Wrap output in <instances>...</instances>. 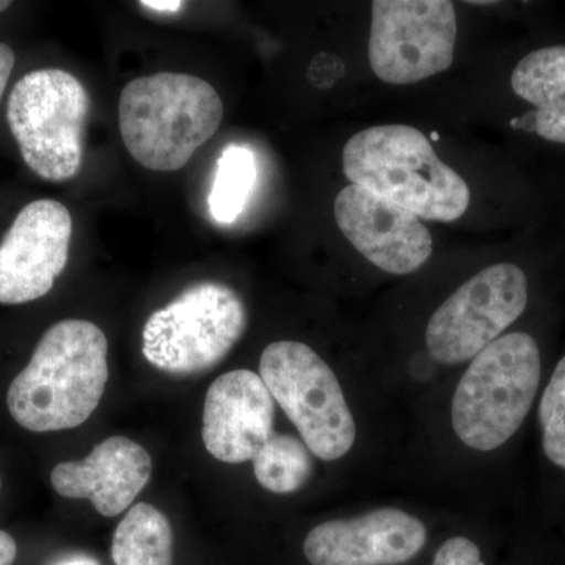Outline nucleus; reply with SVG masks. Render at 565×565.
Wrapping results in <instances>:
<instances>
[{
    "label": "nucleus",
    "mask_w": 565,
    "mask_h": 565,
    "mask_svg": "<svg viewBox=\"0 0 565 565\" xmlns=\"http://www.w3.org/2000/svg\"><path fill=\"white\" fill-rule=\"evenodd\" d=\"M247 322V308L230 286L195 282L148 318L141 351L163 373H206L239 343Z\"/></svg>",
    "instance_id": "423d86ee"
},
{
    "label": "nucleus",
    "mask_w": 565,
    "mask_h": 565,
    "mask_svg": "<svg viewBox=\"0 0 565 565\" xmlns=\"http://www.w3.org/2000/svg\"><path fill=\"white\" fill-rule=\"evenodd\" d=\"M141 7H147V9L158 10V11H169V13H174V11L181 10L182 2H173V0H148V2H140Z\"/></svg>",
    "instance_id": "5701e85b"
},
{
    "label": "nucleus",
    "mask_w": 565,
    "mask_h": 565,
    "mask_svg": "<svg viewBox=\"0 0 565 565\" xmlns=\"http://www.w3.org/2000/svg\"><path fill=\"white\" fill-rule=\"evenodd\" d=\"M427 541L422 520L396 508L330 520L310 531L303 553L311 565H399Z\"/></svg>",
    "instance_id": "f8f14e48"
},
{
    "label": "nucleus",
    "mask_w": 565,
    "mask_h": 565,
    "mask_svg": "<svg viewBox=\"0 0 565 565\" xmlns=\"http://www.w3.org/2000/svg\"><path fill=\"white\" fill-rule=\"evenodd\" d=\"M222 120V98L210 82L172 71L129 82L118 104L122 143L152 172L188 166Z\"/></svg>",
    "instance_id": "7ed1b4c3"
},
{
    "label": "nucleus",
    "mask_w": 565,
    "mask_h": 565,
    "mask_svg": "<svg viewBox=\"0 0 565 565\" xmlns=\"http://www.w3.org/2000/svg\"><path fill=\"white\" fill-rule=\"evenodd\" d=\"M252 462L256 481L273 493L297 492L313 475L310 449L292 435H270Z\"/></svg>",
    "instance_id": "f3484780"
},
{
    "label": "nucleus",
    "mask_w": 565,
    "mask_h": 565,
    "mask_svg": "<svg viewBox=\"0 0 565 565\" xmlns=\"http://www.w3.org/2000/svg\"><path fill=\"white\" fill-rule=\"evenodd\" d=\"M115 565H172L173 531L159 509L139 503L129 509L111 541Z\"/></svg>",
    "instance_id": "dca6fc26"
},
{
    "label": "nucleus",
    "mask_w": 565,
    "mask_h": 565,
    "mask_svg": "<svg viewBox=\"0 0 565 565\" xmlns=\"http://www.w3.org/2000/svg\"><path fill=\"white\" fill-rule=\"evenodd\" d=\"M71 236L65 204L43 199L22 207L0 243V303L46 296L68 264Z\"/></svg>",
    "instance_id": "9d476101"
},
{
    "label": "nucleus",
    "mask_w": 565,
    "mask_h": 565,
    "mask_svg": "<svg viewBox=\"0 0 565 565\" xmlns=\"http://www.w3.org/2000/svg\"><path fill=\"white\" fill-rule=\"evenodd\" d=\"M537 424L546 465L565 478V353L557 360L542 388Z\"/></svg>",
    "instance_id": "6ab92c4d"
},
{
    "label": "nucleus",
    "mask_w": 565,
    "mask_h": 565,
    "mask_svg": "<svg viewBox=\"0 0 565 565\" xmlns=\"http://www.w3.org/2000/svg\"><path fill=\"white\" fill-rule=\"evenodd\" d=\"M371 68L392 85L416 84L455 62L457 20L448 0H374Z\"/></svg>",
    "instance_id": "1a4fd4ad"
},
{
    "label": "nucleus",
    "mask_w": 565,
    "mask_h": 565,
    "mask_svg": "<svg viewBox=\"0 0 565 565\" xmlns=\"http://www.w3.org/2000/svg\"><path fill=\"white\" fill-rule=\"evenodd\" d=\"M530 300L531 281L522 266L486 267L437 308L427 323V351L444 364L473 360L526 313Z\"/></svg>",
    "instance_id": "6e6552de"
},
{
    "label": "nucleus",
    "mask_w": 565,
    "mask_h": 565,
    "mask_svg": "<svg viewBox=\"0 0 565 565\" xmlns=\"http://www.w3.org/2000/svg\"><path fill=\"white\" fill-rule=\"evenodd\" d=\"M90 95L65 70H36L10 93L7 120L22 159L43 180H73L84 162Z\"/></svg>",
    "instance_id": "39448f33"
},
{
    "label": "nucleus",
    "mask_w": 565,
    "mask_h": 565,
    "mask_svg": "<svg viewBox=\"0 0 565 565\" xmlns=\"http://www.w3.org/2000/svg\"><path fill=\"white\" fill-rule=\"evenodd\" d=\"M0 487H2V481H0Z\"/></svg>",
    "instance_id": "a878e982"
},
{
    "label": "nucleus",
    "mask_w": 565,
    "mask_h": 565,
    "mask_svg": "<svg viewBox=\"0 0 565 565\" xmlns=\"http://www.w3.org/2000/svg\"><path fill=\"white\" fill-rule=\"evenodd\" d=\"M151 478V457L128 437H110L81 462H63L52 470L51 484L65 498L90 500L104 516L128 511Z\"/></svg>",
    "instance_id": "4468645a"
},
{
    "label": "nucleus",
    "mask_w": 565,
    "mask_h": 565,
    "mask_svg": "<svg viewBox=\"0 0 565 565\" xmlns=\"http://www.w3.org/2000/svg\"><path fill=\"white\" fill-rule=\"evenodd\" d=\"M109 343L98 326L82 319L54 323L31 362L11 382L7 405L31 433L74 429L96 411L107 381Z\"/></svg>",
    "instance_id": "f257e3e1"
},
{
    "label": "nucleus",
    "mask_w": 565,
    "mask_h": 565,
    "mask_svg": "<svg viewBox=\"0 0 565 565\" xmlns=\"http://www.w3.org/2000/svg\"><path fill=\"white\" fill-rule=\"evenodd\" d=\"M259 375L315 456L332 462L351 451L355 419L332 367L310 345L297 341L267 345Z\"/></svg>",
    "instance_id": "0eeeda50"
},
{
    "label": "nucleus",
    "mask_w": 565,
    "mask_h": 565,
    "mask_svg": "<svg viewBox=\"0 0 565 565\" xmlns=\"http://www.w3.org/2000/svg\"><path fill=\"white\" fill-rule=\"evenodd\" d=\"M334 218L355 250L384 273H415L433 255V236L415 214L360 185L338 193Z\"/></svg>",
    "instance_id": "9b49d317"
},
{
    "label": "nucleus",
    "mask_w": 565,
    "mask_h": 565,
    "mask_svg": "<svg viewBox=\"0 0 565 565\" xmlns=\"http://www.w3.org/2000/svg\"><path fill=\"white\" fill-rule=\"evenodd\" d=\"M11 6V2H7V0H0V13L6 11Z\"/></svg>",
    "instance_id": "393cba45"
},
{
    "label": "nucleus",
    "mask_w": 565,
    "mask_h": 565,
    "mask_svg": "<svg viewBox=\"0 0 565 565\" xmlns=\"http://www.w3.org/2000/svg\"><path fill=\"white\" fill-rule=\"evenodd\" d=\"M344 174L352 184L434 222H455L470 206V189L446 166L419 129L384 125L345 143Z\"/></svg>",
    "instance_id": "f03ea898"
},
{
    "label": "nucleus",
    "mask_w": 565,
    "mask_h": 565,
    "mask_svg": "<svg viewBox=\"0 0 565 565\" xmlns=\"http://www.w3.org/2000/svg\"><path fill=\"white\" fill-rule=\"evenodd\" d=\"M18 546L14 539L6 531H0V565H13Z\"/></svg>",
    "instance_id": "4be33fe9"
},
{
    "label": "nucleus",
    "mask_w": 565,
    "mask_h": 565,
    "mask_svg": "<svg viewBox=\"0 0 565 565\" xmlns=\"http://www.w3.org/2000/svg\"><path fill=\"white\" fill-rule=\"evenodd\" d=\"M54 565H99L95 557L87 555H73L65 557V559L58 561Z\"/></svg>",
    "instance_id": "b1692460"
},
{
    "label": "nucleus",
    "mask_w": 565,
    "mask_h": 565,
    "mask_svg": "<svg viewBox=\"0 0 565 565\" xmlns=\"http://www.w3.org/2000/svg\"><path fill=\"white\" fill-rule=\"evenodd\" d=\"M511 87L516 98L531 106L512 126L550 143L565 145V44L526 54L512 71Z\"/></svg>",
    "instance_id": "2eb2a0df"
},
{
    "label": "nucleus",
    "mask_w": 565,
    "mask_h": 565,
    "mask_svg": "<svg viewBox=\"0 0 565 565\" xmlns=\"http://www.w3.org/2000/svg\"><path fill=\"white\" fill-rule=\"evenodd\" d=\"M256 182L255 156L250 148L230 145L223 150L210 195L212 218L233 223L243 214Z\"/></svg>",
    "instance_id": "a211bd4d"
},
{
    "label": "nucleus",
    "mask_w": 565,
    "mask_h": 565,
    "mask_svg": "<svg viewBox=\"0 0 565 565\" xmlns=\"http://www.w3.org/2000/svg\"><path fill=\"white\" fill-rule=\"evenodd\" d=\"M433 565H486L481 550L470 539L457 535L448 539L434 556Z\"/></svg>",
    "instance_id": "aec40b11"
},
{
    "label": "nucleus",
    "mask_w": 565,
    "mask_h": 565,
    "mask_svg": "<svg viewBox=\"0 0 565 565\" xmlns=\"http://www.w3.org/2000/svg\"><path fill=\"white\" fill-rule=\"evenodd\" d=\"M274 397L262 375L248 370L230 371L207 390L203 444L221 462H248L274 434Z\"/></svg>",
    "instance_id": "ddd939ff"
},
{
    "label": "nucleus",
    "mask_w": 565,
    "mask_h": 565,
    "mask_svg": "<svg viewBox=\"0 0 565 565\" xmlns=\"http://www.w3.org/2000/svg\"><path fill=\"white\" fill-rule=\"evenodd\" d=\"M14 52L9 44L0 43V102H2L3 93H6L7 84L11 76V71L14 68Z\"/></svg>",
    "instance_id": "412c9836"
},
{
    "label": "nucleus",
    "mask_w": 565,
    "mask_h": 565,
    "mask_svg": "<svg viewBox=\"0 0 565 565\" xmlns=\"http://www.w3.org/2000/svg\"><path fill=\"white\" fill-rule=\"evenodd\" d=\"M544 352L527 330L498 338L478 353L452 397V427L476 451L503 448L525 426L544 388Z\"/></svg>",
    "instance_id": "20e7f679"
}]
</instances>
